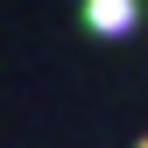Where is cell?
<instances>
[{
	"instance_id": "6da1fadb",
	"label": "cell",
	"mask_w": 148,
	"mask_h": 148,
	"mask_svg": "<svg viewBox=\"0 0 148 148\" xmlns=\"http://www.w3.org/2000/svg\"><path fill=\"white\" fill-rule=\"evenodd\" d=\"M85 21L106 28V35H120V28H134V0H85Z\"/></svg>"
},
{
	"instance_id": "7a4b0ae2",
	"label": "cell",
	"mask_w": 148,
	"mask_h": 148,
	"mask_svg": "<svg viewBox=\"0 0 148 148\" xmlns=\"http://www.w3.org/2000/svg\"><path fill=\"white\" fill-rule=\"evenodd\" d=\"M141 148H148V141H141Z\"/></svg>"
}]
</instances>
